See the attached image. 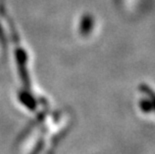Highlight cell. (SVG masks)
<instances>
[{"label": "cell", "mask_w": 155, "mask_h": 154, "mask_svg": "<svg viewBox=\"0 0 155 154\" xmlns=\"http://www.w3.org/2000/svg\"><path fill=\"white\" fill-rule=\"evenodd\" d=\"M138 106H139L140 110L144 112L145 114H148V113H151L152 111H154V107H153V104L151 102V100L149 99L148 97L146 98H142V99L139 100L138 102Z\"/></svg>", "instance_id": "1"}, {"label": "cell", "mask_w": 155, "mask_h": 154, "mask_svg": "<svg viewBox=\"0 0 155 154\" xmlns=\"http://www.w3.org/2000/svg\"><path fill=\"white\" fill-rule=\"evenodd\" d=\"M139 90H140V92H143L151 100V102H152L153 107H154V111H155V91L149 86V85H147L145 83H141L139 85Z\"/></svg>", "instance_id": "2"}]
</instances>
